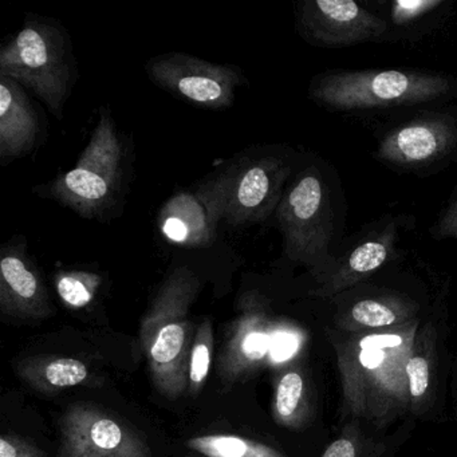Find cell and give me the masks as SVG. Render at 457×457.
Wrapping results in <instances>:
<instances>
[{"instance_id":"obj_1","label":"cell","mask_w":457,"mask_h":457,"mask_svg":"<svg viewBox=\"0 0 457 457\" xmlns=\"http://www.w3.org/2000/svg\"><path fill=\"white\" fill-rule=\"evenodd\" d=\"M200 288L199 277L188 267L173 270L141 320L140 345L152 382L168 400H178L188 390L189 357L196 334L189 309Z\"/></svg>"},{"instance_id":"obj_2","label":"cell","mask_w":457,"mask_h":457,"mask_svg":"<svg viewBox=\"0 0 457 457\" xmlns=\"http://www.w3.org/2000/svg\"><path fill=\"white\" fill-rule=\"evenodd\" d=\"M0 76L30 89L58 120L71 95L73 63L60 29L33 21L0 50Z\"/></svg>"},{"instance_id":"obj_3","label":"cell","mask_w":457,"mask_h":457,"mask_svg":"<svg viewBox=\"0 0 457 457\" xmlns=\"http://www.w3.org/2000/svg\"><path fill=\"white\" fill-rule=\"evenodd\" d=\"M449 81L419 71H369L326 74L312 85V95L337 111L390 108L427 103L445 95Z\"/></svg>"},{"instance_id":"obj_4","label":"cell","mask_w":457,"mask_h":457,"mask_svg":"<svg viewBox=\"0 0 457 457\" xmlns=\"http://www.w3.org/2000/svg\"><path fill=\"white\" fill-rule=\"evenodd\" d=\"M122 176V146L109 112H103L73 170L53 181L50 195L84 218H96L113 203Z\"/></svg>"},{"instance_id":"obj_5","label":"cell","mask_w":457,"mask_h":457,"mask_svg":"<svg viewBox=\"0 0 457 457\" xmlns=\"http://www.w3.org/2000/svg\"><path fill=\"white\" fill-rule=\"evenodd\" d=\"M312 170L283 195L277 216L288 258L317 266L328 255L333 227L328 189Z\"/></svg>"},{"instance_id":"obj_6","label":"cell","mask_w":457,"mask_h":457,"mask_svg":"<svg viewBox=\"0 0 457 457\" xmlns=\"http://www.w3.org/2000/svg\"><path fill=\"white\" fill-rule=\"evenodd\" d=\"M57 457H154L143 435L112 411L74 403L60 419Z\"/></svg>"},{"instance_id":"obj_7","label":"cell","mask_w":457,"mask_h":457,"mask_svg":"<svg viewBox=\"0 0 457 457\" xmlns=\"http://www.w3.org/2000/svg\"><path fill=\"white\" fill-rule=\"evenodd\" d=\"M146 71L165 92L212 111L229 108L242 82V74L232 66L207 62L181 53L154 58L146 63Z\"/></svg>"},{"instance_id":"obj_8","label":"cell","mask_w":457,"mask_h":457,"mask_svg":"<svg viewBox=\"0 0 457 457\" xmlns=\"http://www.w3.org/2000/svg\"><path fill=\"white\" fill-rule=\"evenodd\" d=\"M274 331L263 299L256 294H245L219 355V374L223 384L248 381L271 361Z\"/></svg>"},{"instance_id":"obj_9","label":"cell","mask_w":457,"mask_h":457,"mask_svg":"<svg viewBox=\"0 0 457 457\" xmlns=\"http://www.w3.org/2000/svg\"><path fill=\"white\" fill-rule=\"evenodd\" d=\"M237 167L229 168L194 194L173 197L162 212V229L172 242L186 247L210 245L219 220L226 216Z\"/></svg>"},{"instance_id":"obj_10","label":"cell","mask_w":457,"mask_h":457,"mask_svg":"<svg viewBox=\"0 0 457 457\" xmlns=\"http://www.w3.org/2000/svg\"><path fill=\"white\" fill-rule=\"evenodd\" d=\"M302 31L320 46L338 47L373 41L387 25L352 0L306 2L299 15Z\"/></svg>"},{"instance_id":"obj_11","label":"cell","mask_w":457,"mask_h":457,"mask_svg":"<svg viewBox=\"0 0 457 457\" xmlns=\"http://www.w3.org/2000/svg\"><path fill=\"white\" fill-rule=\"evenodd\" d=\"M290 168L275 157L237 165L227 207V223L231 226L261 223L271 215L282 200V188Z\"/></svg>"},{"instance_id":"obj_12","label":"cell","mask_w":457,"mask_h":457,"mask_svg":"<svg viewBox=\"0 0 457 457\" xmlns=\"http://www.w3.org/2000/svg\"><path fill=\"white\" fill-rule=\"evenodd\" d=\"M0 312L20 320H41L53 314L46 286L21 248H4L2 255Z\"/></svg>"},{"instance_id":"obj_13","label":"cell","mask_w":457,"mask_h":457,"mask_svg":"<svg viewBox=\"0 0 457 457\" xmlns=\"http://www.w3.org/2000/svg\"><path fill=\"white\" fill-rule=\"evenodd\" d=\"M456 141V127L449 117H420L390 132L379 144L378 156L392 164H424L448 154Z\"/></svg>"},{"instance_id":"obj_14","label":"cell","mask_w":457,"mask_h":457,"mask_svg":"<svg viewBox=\"0 0 457 457\" xmlns=\"http://www.w3.org/2000/svg\"><path fill=\"white\" fill-rule=\"evenodd\" d=\"M42 127L38 112L25 89L0 76V160L4 164L30 154L38 145Z\"/></svg>"},{"instance_id":"obj_15","label":"cell","mask_w":457,"mask_h":457,"mask_svg":"<svg viewBox=\"0 0 457 457\" xmlns=\"http://www.w3.org/2000/svg\"><path fill=\"white\" fill-rule=\"evenodd\" d=\"M17 374L26 385L41 393L53 395L69 387L92 381L89 366L79 358L66 355H34L17 363Z\"/></svg>"},{"instance_id":"obj_16","label":"cell","mask_w":457,"mask_h":457,"mask_svg":"<svg viewBox=\"0 0 457 457\" xmlns=\"http://www.w3.org/2000/svg\"><path fill=\"white\" fill-rule=\"evenodd\" d=\"M395 237H397L395 226L389 224L376 237L361 243L347 256L346 261L337 270L336 274L328 279L325 287L322 288V293L333 294L344 290L384 266L385 262L392 255Z\"/></svg>"},{"instance_id":"obj_17","label":"cell","mask_w":457,"mask_h":457,"mask_svg":"<svg viewBox=\"0 0 457 457\" xmlns=\"http://www.w3.org/2000/svg\"><path fill=\"white\" fill-rule=\"evenodd\" d=\"M187 446L203 457H287L267 444L237 435L196 436Z\"/></svg>"},{"instance_id":"obj_18","label":"cell","mask_w":457,"mask_h":457,"mask_svg":"<svg viewBox=\"0 0 457 457\" xmlns=\"http://www.w3.org/2000/svg\"><path fill=\"white\" fill-rule=\"evenodd\" d=\"M304 379L296 370H288L279 377L275 387L274 411L275 421L285 427H295L301 420L303 408Z\"/></svg>"},{"instance_id":"obj_19","label":"cell","mask_w":457,"mask_h":457,"mask_svg":"<svg viewBox=\"0 0 457 457\" xmlns=\"http://www.w3.org/2000/svg\"><path fill=\"white\" fill-rule=\"evenodd\" d=\"M215 350V334L212 322L204 320L196 328L194 346L189 357L188 392L189 395H197L202 392L210 374Z\"/></svg>"},{"instance_id":"obj_20","label":"cell","mask_w":457,"mask_h":457,"mask_svg":"<svg viewBox=\"0 0 457 457\" xmlns=\"http://www.w3.org/2000/svg\"><path fill=\"white\" fill-rule=\"evenodd\" d=\"M61 301L71 309L87 307L95 299L101 277L85 271L61 272L55 280Z\"/></svg>"},{"instance_id":"obj_21","label":"cell","mask_w":457,"mask_h":457,"mask_svg":"<svg viewBox=\"0 0 457 457\" xmlns=\"http://www.w3.org/2000/svg\"><path fill=\"white\" fill-rule=\"evenodd\" d=\"M403 309V304L398 302L365 299L353 306L350 317L355 323L365 328H386L397 322Z\"/></svg>"},{"instance_id":"obj_22","label":"cell","mask_w":457,"mask_h":457,"mask_svg":"<svg viewBox=\"0 0 457 457\" xmlns=\"http://www.w3.org/2000/svg\"><path fill=\"white\" fill-rule=\"evenodd\" d=\"M443 4V0H397L393 4L392 20L395 25H408Z\"/></svg>"},{"instance_id":"obj_23","label":"cell","mask_w":457,"mask_h":457,"mask_svg":"<svg viewBox=\"0 0 457 457\" xmlns=\"http://www.w3.org/2000/svg\"><path fill=\"white\" fill-rule=\"evenodd\" d=\"M405 374L411 398L422 397L429 386V365L427 358L421 355L409 358L405 365Z\"/></svg>"},{"instance_id":"obj_24","label":"cell","mask_w":457,"mask_h":457,"mask_svg":"<svg viewBox=\"0 0 457 457\" xmlns=\"http://www.w3.org/2000/svg\"><path fill=\"white\" fill-rule=\"evenodd\" d=\"M0 457H47V453L26 438L4 435L0 438Z\"/></svg>"},{"instance_id":"obj_25","label":"cell","mask_w":457,"mask_h":457,"mask_svg":"<svg viewBox=\"0 0 457 457\" xmlns=\"http://www.w3.org/2000/svg\"><path fill=\"white\" fill-rule=\"evenodd\" d=\"M298 349V339L288 331L275 330L272 334L271 361L280 362L295 354Z\"/></svg>"},{"instance_id":"obj_26","label":"cell","mask_w":457,"mask_h":457,"mask_svg":"<svg viewBox=\"0 0 457 457\" xmlns=\"http://www.w3.org/2000/svg\"><path fill=\"white\" fill-rule=\"evenodd\" d=\"M403 345L400 336L384 334V336H370L360 342L361 347H371V349H395Z\"/></svg>"},{"instance_id":"obj_27","label":"cell","mask_w":457,"mask_h":457,"mask_svg":"<svg viewBox=\"0 0 457 457\" xmlns=\"http://www.w3.org/2000/svg\"><path fill=\"white\" fill-rule=\"evenodd\" d=\"M437 234L443 237H456L457 239V202L453 203L441 218L437 226Z\"/></svg>"},{"instance_id":"obj_28","label":"cell","mask_w":457,"mask_h":457,"mask_svg":"<svg viewBox=\"0 0 457 457\" xmlns=\"http://www.w3.org/2000/svg\"><path fill=\"white\" fill-rule=\"evenodd\" d=\"M385 354L384 349H371V347H361L360 354H358V361H360L361 365L365 369H373L379 368L381 363L384 362Z\"/></svg>"},{"instance_id":"obj_29","label":"cell","mask_w":457,"mask_h":457,"mask_svg":"<svg viewBox=\"0 0 457 457\" xmlns=\"http://www.w3.org/2000/svg\"><path fill=\"white\" fill-rule=\"evenodd\" d=\"M322 457H355V448L352 441L339 438L326 449Z\"/></svg>"},{"instance_id":"obj_30","label":"cell","mask_w":457,"mask_h":457,"mask_svg":"<svg viewBox=\"0 0 457 457\" xmlns=\"http://www.w3.org/2000/svg\"><path fill=\"white\" fill-rule=\"evenodd\" d=\"M192 457H203V456H192Z\"/></svg>"}]
</instances>
